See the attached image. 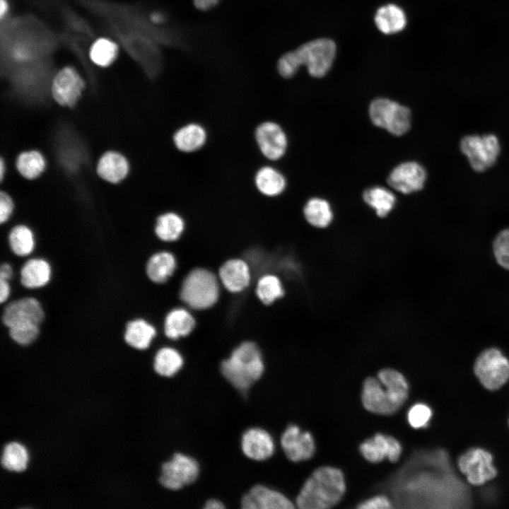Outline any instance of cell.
<instances>
[{
    "mask_svg": "<svg viewBox=\"0 0 509 509\" xmlns=\"http://www.w3.org/2000/svg\"><path fill=\"white\" fill-rule=\"evenodd\" d=\"M409 385L398 370L381 369L377 378L369 377L363 385L361 399L365 409L380 415L395 413L408 397Z\"/></svg>",
    "mask_w": 509,
    "mask_h": 509,
    "instance_id": "obj_1",
    "label": "cell"
},
{
    "mask_svg": "<svg viewBox=\"0 0 509 509\" xmlns=\"http://www.w3.org/2000/svg\"><path fill=\"white\" fill-rule=\"evenodd\" d=\"M346 491L341 469L324 466L316 469L307 479L296 498L300 509H326L335 506Z\"/></svg>",
    "mask_w": 509,
    "mask_h": 509,
    "instance_id": "obj_2",
    "label": "cell"
},
{
    "mask_svg": "<svg viewBox=\"0 0 509 509\" xmlns=\"http://www.w3.org/2000/svg\"><path fill=\"white\" fill-rule=\"evenodd\" d=\"M336 50L335 43L330 39L310 41L283 54L277 62V71L281 77L290 78L304 65L310 76L321 78L330 69Z\"/></svg>",
    "mask_w": 509,
    "mask_h": 509,
    "instance_id": "obj_3",
    "label": "cell"
},
{
    "mask_svg": "<svg viewBox=\"0 0 509 509\" xmlns=\"http://www.w3.org/2000/svg\"><path fill=\"white\" fill-rule=\"evenodd\" d=\"M223 378L236 390L245 392L264 371V363L258 345L251 341L240 344L230 356L221 363Z\"/></svg>",
    "mask_w": 509,
    "mask_h": 509,
    "instance_id": "obj_4",
    "label": "cell"
},
{
    "mask_svg": "<svg viewBox=\"0 0 509 509\" xmlns=\"http://www.w3.org/2000/svg\"><path fill=\"white\" fill-rule=\"evenodd\" d=\"M220 295L219 281L210 270L197 267L191 270L182 282L180 300L189 308L203 310L213 307Z\"/></svg>",
    "mask_w": 509,
    "mask_h": 509,
    "instance_id": "obj_5",
    "label": "cell"
},
{
    "mask_svg": "<svg viewBox=\"0 0 509 509\" xmlns=\"http://www.w3.org/2000/svg\"><path fill=\"white\" fill-rule=\"evenodd\" d=\"M1 305V322L4 328L26 323L42 325L46 318L43 303L33 293L12 297Z\"/></svg>",
    "mask_w": 509,
    "mask_h": 509,
    "instance_id": "obj_6",
    "label": "cell"
},
{
    "mask_svg": "<svg viewBox=\"0 0 509 509\" xmlns=\"http://www.w3.org/2000/svg\"><path fill=\"white\" fill-rule=\"evenodd\" d=\"M369 116L373 124L395 136L404 134L411 127L409 109L387 98L374 100L369 107Z\"/></svg>",
    "mask_w": 509,
    "mask_h": 509,
    "instance_id": "obj_7",
    "label": "cell"
},
{
    "mask_svg": "<svg viewBox=\"0 0 509 509\" xmlns=\"http://www.w3.org/2000/svg\"><path fill=\"white\" fill-rule=\"evenodd\" d=\"M474 371L484 388L497 390L509 380V360L498 349L490 348L476 358Z\"/></svg>",
    "mask_w": 509,
    "mask_h": 509,
    "instance_id": "obj_8",
    "label": "cell"
},
{
    "mask_svg": "<svg viewBox=\"0 0 509 509\" xmlns=\"http://www.w3.org/2000/svg\"><path fill=\"white\" fill-rule=\"evenodd\" d=\"M460 146L472 168L477 172L484 171L492 166L501 149L498 138L492 134L465 136L461 139Z\"/></svg>",
    "mask_w": 509,
    "mask_h": 509,
    "instance_id": "obj_9",
    "label": "cell"
},
{
    "mask_svg": "<svg viewBox=\"0 0 509 509\" xmlns=\"http://www.w3.org/2000/svg\"><path fill=\"white\" fill-rule=\"evenodd\" d=\"M199 473V467L195 459L177 452L170 460L162 464L158 480L164 488L177 491L194 482Z\"/></svg>",
    "mask_w": 509,
    "mask_h": 509,
    "instance_id": "obj_10",
    "label": "cell"
},
{
    "mask_svg": "<svg viewBox=\"0 0 509 509\" xmlns=\"http://www.w3.org/2000/svg\"><path fill=\"white\" fill-rule=\"evenodd\" d=\"M54 268L45 257L34 255L23 260L18 267L16 276L21 291L35 292L47 288L52 281Z\"/></svg>",
    "mask_w": 509,
    "mask_h": 509,
    "instance_id": "obj_11",
    "label": "cell"
},
{
    "mask_svg": "<svg viewBox=\"0 0 509 509\" xmlns=\"http://www.w3.org/2000/svg\"><path fill=\"white\" fill-rule=\"evenodd\" d=\"M457 466L473 486H481L497 475L492 455L480 447H472L462 453L457 460Z\"/></svg>",
    "mask_w": 509,
    "mask_h": 509,
    "instance_id": "obj_12",
    "label": "cell"
},
{
    "mask_svg": "<svg viewBox=\"0 0 509 509\" xmlns=\"http://www.w3.org/2000/svg\"><path fill=\"white\" fill-rule=\"evenodd\" d=\"M254 137L260 153L270 161L279 160L287 151V135L277 122L271 120L260 122L255 129Z\"/></svg>",
    "mask_w": 509,
    "mask_h": 509,
    "instance_id": "obj_13",
    "label": "cell"
},
{
    "mask_svg": "<svg viewBox=\"0 0 509 509\" xmlns=\"http://www.w3.org/2000/svg\"><path fill=\"white\" fill-rule=\"evenodd\" d=\"M280 442L286 456L293 462L308 460L315 453V445L312 434L308 431H301L294 424L285 429Z\"/></svg>",
    "mask_w": 509,
    "mask_h": 509,
    "instance_id": "obj_14",
    "label": "cell"
},
{
    "mask_svg": "<svg viewBox=\"0 0 509 509\" xmlns=\"http://www.w3.org/2000/svg\"><path fill=\"white\" fill-rule=\"evenodd\" d=\"M426 175V170L421 164L414 161L405 162L391 171L387 182L395 190L410 194L423 187Z\"/></svg>",
    "mask_w": 509,
    "mask_h": 509,
    "instance_id": "obj_15",
    "label": "cell"
},
{
    "mask_svg": "<svg viewBox=\"0 0 509 509\" xmlns=\"http://www.w3.org/2000/svg\"><path fill=\"white\" fill-rule=\"evenodd\" d=\"M243 509H291L293 503L282 493L257 484L245 493L240 500Z\"/></svg>",
    "mask_w": 509,
    "mask_h": 509,
    "instance_id": "obj_16",
    "label": "cell"
},
{
    "mask_svg": "<svg viewBox=\"0 0 509 509\" xmlns=\"http://www.w3.org/2000/svg\"><path fill=\"white\" fill-rule=\"evenodd\" d=\"M84 87L78 73L70 67L61 70L54 77L52 86L54 99L62 106H74Z\"/></svg>",
    "mask_w": 509,
    "mask_h": 509,
    "instance_id": "obj_17",
    "label": "cell"
},
{
    "mask_svg": "<svg viewBox=\"0 0 509 509\" xmlns=\"http://www.w3.org/2000/svg\"><path fill=\"white\" fill-rule=\"evenodd\" d=\"M158 334L156 326L146 317L136 316L128 320L123 328V342L139 351L147 350Z\"/></svg>",
    "mask_w": 509,
    "mask_h": 509,
    "instance_id": "obj_18",
    "label": "cell"
},
{
    "mask_svg": "<svg viewBox=\"0 0 509 509\" xmlns=\"http://www.w3.org/2000/svg\"><path fill=\"white\" fill-rule=\"evenodd\" d=\"M360 451L370 462H379L385 458L395 462L400 457L402 447L394 437L379 433L363 442L360 445Z\"/></svg>",
    "mask_w": 509,
    "mask_h": 509,
    "instance_id": "obj_19",
    "label": "cell"
},
{
    "mask_svg": "<svg viewBox=\"0 0 509 509\" xmlns=\"http://www.w3.org/2000/svg\"><path fill=\"white\" fill-rule=\"evenodd\" d=\"M6 245L11 257L25 259L36 252L37 240L35 232L27 223H16L7 232Z\"/></svg>",
    "mask_w": 509,
    "mask_h": 509,
    "instance_id": "obj_20",
    "label": "cell"
},
{
    "mask_svg": "<svg viewBox=\"0 0 509 509\" xmlns=\"http://www.w3.org/2000/svg\"><path fill=\"white\" fill-rule=\"evenodd\" d=\"M240 447L247 458L255 461H264L274 454L275 445L271 435L266 430L251 428L243 433Z\"/></svg>",
    "mask_w": 509,
    "mask_h": 509,
    "instance_id": "obj_21",
    "label": "cell"
},
{
    "mask_svg": "<svg viewBox=\"0 0 509 509\" xmlns=\"http://www.w3.org/2000/svg\"><path fill=\"white\" fill-rule=\"evenodd\" d=\"M218 279L223 287L230 293L245 291L250 285L251 272L248 264L240 258L225 261L219 267Z\"/></svg>",
    "mask_w": 509,
    "mask_h": 509,
    "instance_id": "obj_22",
    "label": "cell"
},
{
    "mask_svg": "<svg viewBox=\"0 0 509 509\" xmlns=\"http://www.w3.org/2000/svg\"><path fill=\"white\" fill-rule=\"evenodd\" d=\"M176 268L175 255L169 251L160 250L148 257L144 266V272L151 283L160 285L168 281Z\"/></svg>",
    "mask_w": 509,
    "mask_h": 509,
    "instance_id": "obj_23",
    "label": "cell"
},
{
    "mask_svg": "<svg viewBox=\"0 0 509 509\" xmlns=\"http://www.w3.org/2000/svg\"><path fill=\"white\" fill-rule=\"evenodd\" d=\"M206 128L198 122L187 123L175 130L172 143L180 152L192 153L201 149L207 142Z\"/></svg>",
    "mask_w": 509,
    "mask_h": 509,
    "instance_id": "obj_24",
    "label": "cell"
},
{
    "mask_svg": "<svg viewBox=\"0 0 509 509\" xmlns=\"http://www.w3.org/2000/svg\"><path fill=\"white\" fill-rule=\"evenodd\" d=\"M254 184L257 192L262 195L273 198L284 192L287 182L285 176L277 168L264 165L256 170Z\"/></svg>",
    "mask_w": 509,
    "mask_h": 509,
    "instance_id": "obj_25",
    "label": "cell"
},
{
    "mask_svg": "<svg viewBox=\"0 0 509 509\" xmlns=\"http://www.w3.org/2000/svg\"><path fill=\"white\" fill-rule=\"evenodd\" d=\"M195 326L196 320L191 312L182 308H175L165 315L163 333L169 339L176 340L190 334Z\"/></svg>",
    "mask_w": 509,
    "mask_h": 509,
    "instance_id": "obj_26",
    "label": "cell"
},
{
    "mask_svg": "<svg viewBox=\"0 0 509 509\" xmlns=\"http://www.w3.org/2000/svg\"><path fill=\"white\" fill-rule=\"evenodd\" d=\"M185 229V221L175 211H166L156 219L153 232L156 237L163 242H172L180 239Z\"/></svg>",
    "mask_w": 509,
    "mask_h": 509,
    "instance_id": "obj_27",
    "label": "cell"
},
{
    "mask_svg": "<svg viewBox=\"0 0 509 509\" xmlns=\"http://www.w3.org/2000/svg\"><path fill=\"white\" fill-rule=\"evenodd\" d=\"M128 171L129 165L124 156L114 151L104 153L97 166L99 176L111 183H118L122 181Z\"/></svg>",
    "mask_w": 509,
    "mask_h": 509,
    "instance_id": "obj_28",
    "label": "cell"
},
{
    "mask_svg": "<svg viewBox=\"0 0 509 509\" xmlns=\"http://www.w3.org/2000/svg\"><path fill=\"white\" fill-rule=\"evenodd\" d=\"M375 23L382 33L392 34L404 28L406 18L400 7L394 4H388L378 8L375 16Z\"/></svg>",
    "mask_w": 509,
    "mask_h": 509,
    "instance_id": "obj_29",
    "label": "cell"
},
{
    "mask_svg": "<svg viewBox=\"0 0 509 509\" xmlns=\"http://www.w3.org/2000/svg\"><path fill=\"white\" fill-rule=\"evenodd\" d=\"M184 359L181 353L170 346L158 349L153 359L154 371L159 375L170 378L175 375L182 367Z\"/></svg>",
    "mask_w": 509,
    "mask_h": 509,
    "instance_id": "obj_30",
    "label": "cell"
},
{
    "mask_svg": "<svg viewBox=\"0 0 509 509\" xmlns=\"http://www.w3.org/2000/svg\"><path fill=\"white\" fill-rule=\"evenodd\" d=\"M306 221L317 228L328 227L333 221V211L329 203L321 198L310 199L303 208Z\"/></svg>",
    "mask_w": 509,
    "mask_h": 509,
    "instance_id": "obj_31",
    "label": "cell"
},
{
    "mask_svg": "<svg viewBox=\"0 0 509 509\" xmlns=\"http://www.w3.org/2000/svg\"><path fill=\"white\" fill-rule=\"evenodd\" d=\"M29 455L23 444L17 441L6 443L1 455V464L9 472H22L28 464Z\"/></svg>",
    "mask_w": 509,
    "mask_h": 509,
    "instance_id": "obj_32",
    "label": "cell"
},
{
    "mask_svg": "<svg viewBox=\"0 0 509 509\" xmlns=\"http://www.w3.org/2000/svg\"><path fill=\"white\" fill-rule=\"evenodd\" d=\"M363 198L380 218L387 216L393 209L396 202L394 194L382 187H373L366 189L363 192Z\"/></svg>",
    "mask_w": 509,
    "mask_h": 509,
    "instance_id": "obj_33",
    "label": "cell"
},
{
    "mask_svg": "<svg viewBox=\"0 0 509 509\" xmlns=\"http://www.w3.org/2000/svg\"><path fill=\"white\" fill-rule=\"evenodd\" d=\"M255 293L264 305H269L281 298L285 293L279 277L272 274H267L259 278Z\"/></svg>",
    "mask_w": 509,
    "mask_h": 509,
    "instance_id": "obj_34",
    "label": "cell"
},
{
    "mask_svg": "<svg viewBox=\"0 0 509 509\" xmlns=\"http://www.w3.org/2000/svg\"><path fill=\"white\" fill-rule=\"evenodd\" d=\"M4 329L10 341L20 347H28L35 344L42 332L41 325L35 323L19 324Z\"/></svg>",
    "mask_w": 509,
    "mask_h": 509,
    "instance_id": "obj_35",
    "label": "cell"
},
{
    "mask_svg": "<svg viewBox=\"0 0 509 509\" xmlns=\"http://www.w3.org/2000/svg\"><path fill=\"white\" fill-rule=\"evenodd\" d=\"M18 172L26 179L37 177L45 170V160L42 154L36 151L21 153L16 161Z\"/></svg>",
    "mask_w": 509,
    "mask_h": 509,
    "instance_id": "obj_36",
    "label": "cell"
},
{
    "mask_svg": "<svg viewBox=\"0 0 509 509\" xmlns=\"http://www.w3.org/2000/svg\"><path fill=\"white\" fill-rule=\"evenodd\" d=\"M117 45L107 39H99L90 49V58L99 66L109 65L117 56Z\"/></svg>",
    "mask_w": 509,
    "mask_h": 509,
    "instance_id": "obj_37",
    "label": "cell"
},
{
    "mask_svg": "<svg viewBox=\"0 0 509 509\" xmlns=\"http://www.w3.org/2000/svg\"><path fill=\"white\" fill-rule=\"evenodd\" d=\"M493 252L497 262L509 270V228L501 231L496 237Z\"/></svg>",
    "mask_w": 509,
    "mask_h": 509,
    "instance_id": "obj_38",
    "label": "cell"
},
{
    "mask_svg": "<svg viewBox=\"0 0 509 509\" xmlns=\"http://www.w3.org/2000/svg\"><path fill=\"white\" fill-rule=\"evenodd\" d=\"M432 416L431 409L426 404L418 403L408 411L407 419L410 426L414 428L425 427Z\"/></svg>",
    "mask_w": 509,
    "mask_h": 509,
    "instance_id": "obj_39",
    "label": "cell"
},
{
    "mask_svg": "<svg viewBox=\"0 0 509 509\" xmlns=\"http://www.w3.org/2000/svg\"><path fill=\"white\" fill-rule=\"evenodd\" d=\"M14 203L11 197L5 192L0 194V223L6 224L13 215Z\"/></svg>",
    "mask_w": 509,
    "mask_h": 509,
    "instance_id": "obj_40",
    "label": "cell"
},
{
    "mask_svg": "<svg viewBox=\"0 0 509 509\" xmlns=\"http://www.w3.org/2000/svg\"><path fill=\"white\" fill-rule=\"evenodd\" d=\"M361 509H386L392 508L390 499L383 495H378L361 503L358 506Z\"/></svg>",
    "mask_w": 509,
    "mask_h": 509,
    "instance_id": "obj_41",
    "label": "cell"
},
{
    "mask_svg": "<svg viewBox=\"0 0 509 509\" xmlns=\"http://www.w3.org/2000/svg\"><path fill=\"white\" fill-rule=\"evenodd\" d=\"M17 268L13 262L2 260L0 264V279L13 281L16 276Z\"/></svg>",
    "mask_w": 509,
    "mask_h": 509,
    "instance_id": "obj_42",
    "label": "cell"
},
{
    "mask_svg": "<svg viewBox=\"0 0 509 509\" xmlns=\"http://www.w3.org/2000/svg\"><path fill=\"white\" fill-rule=\"evenodd\" d=\"M13 294V282L0 279V303L3 305L11 299Z\"/></svg>",
    "mask_w": 509,
    "mask_h": 509,
    "instance_id": "obj_43",
    "label": "cell"
},
{
    "mask_svg": "<svg viewBox=\"0 0 509 509\" xmlns=\"http://www.w3.org/2000/svg\"><path fill=\"white\" fill-rule=\"evenodd\" d=\"M220 0H192L194 7L201 11H207L216 6Z\"/></svg>",
    "mask_w": 509,
    "mask_h": 509,
    "instance_id": "obj_44",
    "label": "cell"
},
{
    "mask_svg": "<svg viewBox=\"0 0 509 509\" xmlns=\"http://www.w3.org/2000/svg\"><path fill=\"white\" fill-rule=\"evenodd\" d=\"M204 509H223L225 508L223 503L216 498L208 499L204 505Z\"/></svg>",
    "mask_w": 509,
    "mask_h": 509,
    "instance_id": "obj_45",
    "label": "cell"
},
{
    "mask_svg": "<svg viewBox=\"0 0 509 509\" xmlns=\"http://www.w3.org/2000/svg\"><path fill=\"white\" fill-rule=\"evenodd\" d=\"M8 8V4L6 0H0V16L3 18L4 14L6 13Z\"/></svg>",
    "mask_w": 509,
    "mask_h": 509,
    "instance_id": "obj_46",
    "label": "cell"
},
{
    "mask_svg": "<svg viewBox=\"0 0 509 509\" xmlns=\"http://www.w3.org/2000/svg\"><path fill=\"white\" fill-rule=\"evenodd\" d=\"M5 168H6V167H5V165H4V162L3 159L1 158V162H0V176H1V180H3V178H4V172L6 171V170H5Z\"/></svg>",
    "mask_w": 509,
    "mask_h": 509,
    "instance_id": "obj_47",
    "label": "cell"
}]
</instances>
